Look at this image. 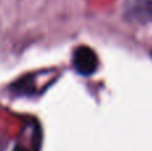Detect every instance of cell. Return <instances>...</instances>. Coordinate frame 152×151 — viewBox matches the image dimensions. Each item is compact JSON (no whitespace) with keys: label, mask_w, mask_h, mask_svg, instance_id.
I'll list each match as a JSON object with an SVG mask.
<instances>
[{"label":"cell","mask_w":152,"mask_h":151,"mask_svg":"<svg viewBox=\"0 0 152 151\" xmlns=\"http://www.w3.org/2000/svg\"><path fill=\"white\" fill-rule=\"evenodd\" d=\"M72 64H74L75 71L81 76H91L97 71L99 58L92 48L87 45H80L74 51Z\"/></svg>","instance_id":"2"},{"label":"cell","mask_w":152,"mask_h":151,"mask_svg":"<svg viewBox=\"0 0 152 151\" xmlns=\"http://www.w3.org/2000/svg\"><path fill=\"white\" fill-rule=\"evenodd\" d=\"M123 16L134 24H152V0H124Z\"/></svg>","instance_id":"1"}]
</instances>
